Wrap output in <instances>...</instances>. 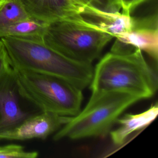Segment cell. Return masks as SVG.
Masks as SVG:
<instances>
[{"label":"cell","instance_id":"6da1fadb","mask_svg":"<svg viewBox=\"0 0 158 158\" xmlns=\"http://www.w3.org/2000/svg\"><path fill=\"white\" fill-rule=\"evenodd\" d=\"M0 40L12 67L56 77L81 90L91 81L92 64L73 60L47 45L42 39L6 36Z\"/></svg>","mask_w":158,"mask_h":158},{"label":"cell","instance_id":"7a4b0ae2","mask_svg":"<svg viewBox=\"0 0 158 158\" xmlns=\"http://www.w3.org/2000/svg\"><path fill=\"white\" fill-rule=\"evenodd\" d=\"M156 72L148 64L139 49L127 53L109 52L96 64L89 88L91 92L123 91L141 99L152 97L156 92Z\"/></svg>","mask_w":158,"mask_h":158},{"label":"cell","instance_id":"3957f363","mask_svg":"<svg viewBox=\"0 0 158 158\" xmlns=\"http://www.w3.org/2000/svg\"><path fill=\"white\" fill-rule=\"evenodd\" d=\"M140 99V97L123 91L92 92L85 108L70 117L57 131L54 140L106 136L123 111Z\"/></svg>","mask_w":158,"mask_h":158},{"label":"cell","instance_id":"277c9868","mask_svg":"<svg viewBox=\"0 0 158 158\" xmlns=\"http://www.w3.org/2000/svg\"><path fill=\"white\" fill-rule=\"evenodd\" d=\"M113 38L94 23L80 16L47 23L42 40L73 60L92 64Z\"/></svg>","mask_w":158,"mask_h":158},{"label":"cell","instance_id":"5b68a950","mask_svg":"<svg viewBox=\"0 0 158 158\" xmlns=\"http://www.w3.org/2000/svg\"><path fill=\"white\" fill-rule=\"evenodd\" d=\"M12 70L20 96L42 112L73 117L80 111L83 94L80 88L56 77L14 67Z\"/></svg>","mask_w":158,"mask_h":158},{"label":"cell","instance_id":"8992f818","mask_svg":"<svg viewBox=\"0 0 158 158\" xmlns=\"http://www.w3.org/2000/svg\"><path fill=\"white\" fill-rule=\"evenodd\" d=\"M70 117L48 112L29 115L15 127L1 133L0 141H23L34 138L44 139L60 128Z\"/></svg>","mask_w":158,"mask_h":158},{"label":"cell","instance_id":"52a82bcc","mask_svg":"<svg viewBox=\"0 0 158 158\" xmlns=\"http://www.w3.org/2000/svg\"><path fill=\"white\" fill-rule=\"evenodd\" d=\"M35 19L51 23L54 21L83 16L86 7L77 0H15Z\"/></svg>","mask_w":158,"mask_h":158},{"label":"cell","instance_id":"ba28073f","mask_svg":"<svg viewBox=\"0 0 158 158\" xmlns=\"http://www.w3.org/2000/svg\"><path fill=\"white\" fill-rule=\"evenodd\" d=\"M19 97L12 67L0 78V133L15 127L29 116L22 108Z\"/></svg>","mask_w":158,"mask_h":158},{"label":"cell","instance_id":"9c48e42d","mask_svg":"<svg viewBox=\"0 0 158 158\" xmlns=\"http://www.w3.org/2000/svg\"><path fill=\"white\" fill-rule=\"evenodd\" d=\"M110 52L127 53L139 49L148 53L157 62L158 58L157 28H135L115 37Z\"/></svg>","mask_w":158,"mask_h":158},{"label":"cell","instance_id":"30bf717a","mask_svg":"<svg viewBox=\"0 0 158 158\" xmlns=\"http://www.w3.org/2000/svg\"><path fill=\"white\" fill-rule=\"evenodd\" d=\"M158 115V104H152L145 111L139 114H127L116 121L119 127L110 131L111 140L115 145L123 144L133 132L143 129L154 120Z\"/></svg>","mask_w":158,"mask_h":158},{"label":"cell","instance_id":"8fae6325","mask_svg":"<svg viewBox=\"0 0 158 158\" xmlns=\"http://www.w3.org/2000/svg\"><path fill=\"white\" fill-rule=\"evenodd\" d=\"M85 19L94 23L115 38L130 31L133 26L130 15L122 12L110 13L96 11Z\"/></svg>","mask_w":158,"mask_h":158},{"label":"cell","instance_id":"7c38bea8","mask_svg":"<svg viewBox=\"0 0 158 158\" xmlns=\"http://www.w3.org/2000/svg\"><path fill=\"white\" fill-rule=\"evenodd\" d=\"M46 24L30 17L0 29V39L6 36L42 39Z\"/></svg>","mask_w":158,"mask_h":158},{"label":"cell","instance_id":"4fadbf2b","mask_svg":"<svg viewBox=\"0 0 158 158\" xmlns=\"http://www.w3.org/2000/svg\"><path fill=\"white\" fill-rule=\"evenodd\" d=\"M30 17L15 0H4L0 5V29Z\"/></svg>","mask_w":158,"mask_h":158},{"label":"cell","instance_id":"5bb4252c","mask_svg":"<svg viewBox=\"0 0 158 158\" xmlns=\"http://www.w3.org/2000/svg\"><path fill=\"white\" fill-rule=\"evenodd\" d=\"M83 6L95 10L110 13L122 12L118 0H77Z\"/></svg>","mask_w":158,"mask_h":158},{"label":"cell","instance_id":"9a60e30c","mask_svg":"<svg viewBox=\"0 0 158 158\" xmlns=\"http://www.w3.org/2000/svg\"><path fill=\"white\" fill-rule=\"evenodd\" d=\"M36 151H27L23 147L15 144L0 146V158H35Z\"/></svg>","mask_w":158,"mask_h":158},{"label":"cell","instance_id":"2e32d148","mask_svg":"<svg viewBox=\"0 0 158 158\" xmlns=\"http://www.w3.org/2000/svg\"><path fill=\"white\" fill-rule=\"evenodd\" d=\"M12 66L4 47V44L0 40V78L10 70Z\"/></svg>","mask_w":158,"mask_h":158},{"label":"cell","instance_id":"e0dca14e","mask_svg":"<svg viewBox=\"0 0 158 158\" xmlns=\"http://www.w3.org/2000/svg\"><path fill=\"white\" fill-rule=\"evenodd\" d=\"M143 1L144 0H118L122 12L128 15L130 10Z\"/></svg>","mask_w":158,"mask_h":158},{"label":"cell","instance_id":"ac0fdd59","mask_svg":"<svg viewBox=\"0 0 158 158\" xmlns=\"http://www.w3.org/2000/svg\"><path fill=\"white\" fill-rule=\"evenodd\" d=\"M4 0H0V5L4 2Z\"/></svg>","mask_w":158,"mask_h":158}]
</instances>
